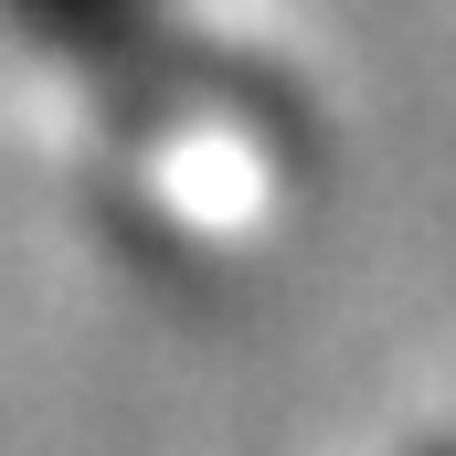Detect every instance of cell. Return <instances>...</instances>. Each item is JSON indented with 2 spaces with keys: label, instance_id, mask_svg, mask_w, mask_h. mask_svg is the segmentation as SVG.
Masks as SVG:
<instances>
[{
  "label": "cell",
  "instance_id": "6da1fadb",
  "mask_svg": "<svg viewBox=\"0 0 456 456\" xmlns=\"http://www.w3.org/2000/svg\"><path fill=\"white\" fill-rule=\"evenodd\" d=\"M138 21H159V0H0V32L32 53H107Z\"/></svg>",
  "mask_w": 456,
  "mask_h": 456
},
{
  "label": "cell",
  "instance_id": "7a4b0ae2",
  "mask_svg": "<svg viewBox=\"0 0 456 456\" xmlns=\"http://www.w3.org/2000/svg\"><path fill=\"white\" fill-rule=\"evenodd\" d=\"M414 456H456V436H436V446H414Z\"/></svg>",
  "mask_w": 456,
  "mask_h": 456
}]
</instances>
